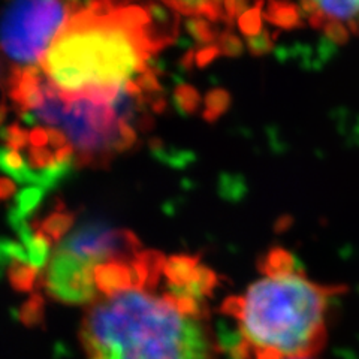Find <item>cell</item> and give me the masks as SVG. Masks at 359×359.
<instances>
[{
	"label": "cell",
	"mask_w": 359,
	"mask_h": 359,
	"mask_svg": "<svg viewBox=\"0 0 359 359\" xmlns=\"http://www.w3.org/2000/svg\"><path fill=\"white\" fill-rule=\"evenodd\" d=\"M262 276L220 311L235 323V359L314 358L327 343L331 301L344 290L309 278L286 250L269 252Z\"/></svg>",
	"instance_id": "2"
},
{
	"label": "cell",
	"mask_w": 359,
	"mask_h": 359,
	"mask_svg": "<svg viewBox=\"0 0 359 359\" xmlns=\"http://www.w3.org/2000/svg\"><path fill=\"white\" fill-rule=\"evenodd\" d=\"M93 265L71 253L57 250L48 264L43 277L47 294L66 304H87L97 299L93 280Z\"/></svg>",
	"instance_id": "7"
},
{
	"label": "cell",
	"mask_w": 359,
	"mask_h": 359,
	"mask_svg": "<svg viewBox=\"0 0 359 359\" xmlns=\"http://www.w3.org/2000/svg\"><path fill=\"white\" fill-rule=\"evenodd\" d=\"M215 287L202 276L186 286L165 280L162 292L132 289L95 301L80 331L87 359H219L208 320Z\"/></svg>",
	"instance_id": "1"
},
{
	"label": "cell",
	"mask_w": 359,
	"mask_h": 359,
	"mask_svg": "<svg viewBox=\"0 0 359 359\" xmlns=\"http://www.w3.org/2000/svg\"><path fill=\"white\" fill-rule=\"evenodd\" d=\"M59 250L71 253L90 265L109 261L130 262L141 252L137 235L104 222H87L60 241Z\"/></svg>",
	"instance_id": "6"
},
{
	"label": "cell",
	"mask_w": 359,
	"mask_h": 359,
	"mask_svg": "<svg viewBox=\"0 0 359 359\" xmlns=\"http://www.w3.org/2000/svg\"><path fill=\"white\" fill-rule=\"evenodd\" d=\"M6 114H8V108H6V105H0V125H2V123L5 121Z\"/></svg>",
	"instance_id": "18"
},
{
	"label": "cell",
	"mask_w": 359,
	"mask_h": 359,
	"mask_svg": "<svg viewBox=\"0 0 359 359\" xmlns=\"http://www.w3.org/2000/svg\"><path fill=\"white\" fill-rule=\"evenodd\" d=\"M0 140L6 144V147L21 151L29 145V132L20 125H11L0 129Z\"/></svg>",
	"instance_id": "15"
},
{
	"label": "cell",
	"mask_w": 359,
	"mask_h": 359,
	"mask_svg": "<svg viewBox=\"0 0 359 359\" xmlns=\"http://www.w3.org/2000/svg\"><path fill=\"white\" fill-rule=\"evenodd\" d=\"M156 14L109 2L78 4L41 63L63 93L125 88L150 71L153 54L168 42Z\"/></svg>",
	"instance_id": "3"
},
{
	"label": "cell",
	"mask_w": 359,
	"mask_h": 359,
	"mask_svg": "<svg viewBox=\"0 0 359 359\" xmlns=\"http://www.w3.org/2000/svg\"><path fill=\"white\" fill-rule=\"evenodd\" d=\"M39 269L32 266L30 264L11 261L8 264V276L13 287L18 292H30L36 287Z\"/></svg>",
	"instance_id": "14"
},
{
	"label": "cell",
	"mask_w": 359,
	"mask_h": 359,
	"mask_svg": "<svg viewBox=\"0 0 359 359\" xmlns=\"http://www.w3.org/2000/svg\"><path fill=\"white\" fill-rule=\"evenodd\" d=\"M0 262H4V259H2V253H0Z\"/></svg>",
	"instance_id": "19"
},
{
	"label": "cell",
	"mask_w": 359,
	"mask_h": 359,
	"mask_svg": "<svg viewBox=\"0 0 359 359\" xmlns=\"http://www.w3.org/2000/svg\"><path fill=\"white\" fill-rule=\"evenodd\" d=\"M78 4L17 2L0 11V48L18 67L42 63Z\"/></svg>",
	"instance_id": "5"
},
{
	"label": "cell",
	"mask_w": 359,
	"mask_h": 359,
	"mask_svg": "<svg viewBox=\"0 0 359 359\" xmlns=\"http://www.w3.org/2000/svg\"><path fill=\"white\" fill-rule=\"evenodd\" d=\"M302 359H316V358H302Z\"/></svg>",
	"instance_id": "20"
},
{
	"label": "cell",
	"mask_w": 359,
	"mask_h": 359,
	"mask_svg": "<svg viewBox=\"0 0 359 359\" xmlns=\"http://www.w3.org/2000/svg\"><path fill=\"white\" fill-rule=\"evenodd\" d=\"M43 74L35 66L17 67L9 78V97L21 116L30 114L43 102Z\"/></svg>",
	"instance_id": "9"
},
{
	"label": "cell",
	"mask_w": 359,
	"mask_h": 359,
	"mask_svg": "<svg viewBox=\"0 0 359 359\" xmlns=\"http://www.w3.org/2000/svg\"><path fill=\"white\" fill-rule=\"evenodd\" d=\"M43 95L42 105L21 117L27 123L39 121L65 132L80 165H107L116 153L133 145L137 133L118 117L112 104L63 93L48 78H45Z\"/></svg>",
	"instance_id": "4"
},
{
	"label": "cell",
	"mask_w": 359,
	"mask_h": 359,
	"mask_svg": "<svg viewBox=\"0 0 359 359\" xmlns=\"http://www.w3.org/2000/svg\"><path fill=\"white\" fill-rule=\"evenodd\" d=\"M43 316V299L39 294H33L29 301L22 306L21 319L27 325H35L42 320Z\"/></svg>",
	"instance_id": "16"
},
{
	"label": "cell",
	"mask_w": 359,
	"mask_h": 359,
	"mask_svg": "<svg viewBox=\"0 0 359 359\" xmlns=\"http://www.w3.org/2000/svg\"><path fill=\"white\" fill-rule=\"evenodd\" d=\"M74 223V215L71 211H67L63 205L55 207L48 216H45L42 220L36 222L35 226L30 224L33 231L39 232L43 235L51 244L59 243L66 232L71 229Z\"/></svg>",
	"instance_id": "11"
},
{
	"label": "cell",
	"mask_w": 359,
	"mask_h": 359,
	"mask_svg": "<svg viewBox=\"0 0 359 359\" xmlns=\"http://www.w3.org/2000/svg\"><path fill=\"white\" fill-rule=\"evenodd\" d=\"M301 8L310 25L334 39L359 35V2H304Z\"/></svg>",
	"instance_id": "8"
},
{
	"label": "cell",
	"mask_w": 359,
	"mask_h": 359,
	"mask_svg": "<svg viewBox=\"0 0 359 359\" xmlns=\"http://www.w3.org/2000/svg\"><path fill=\"white\" fill-rule=\"evenodd\" d=\"M0 171L18 183L33 184L38 187V172L32 171L29 163L22 159L20 151L9 147H0Z\"/></svg>",
	"instance_id": "12"
},
{
	"label": "cell",
	"mask_w": 359,
	"mask_h": 359,
	"mask_svg": "<svg viewBox=\"0 0 359 359\" xmlns=\"http://www.w3.org/2000/svg\"><path fill=\"white\" fill-rule=\"evenodd\" d=\"M93 280L99 294L105 298L133 289V273L129 262L109 261L93 268Z\"/></svg>",
	"instance_id": "10"
},
{
	"label": "cell",
	"mask_w": 359,
	"mask_h": 359,
	"mask_svg": "<svg viewBox=\"0 0 359 359\" xmlns=\"http://www.w3.org/2000/svg\"><path fill=\"white\" fill-rule=\"evenodd\" d=\"M14 192H15L14 180L0 177V201H4V199H8L9 196H13Z\"/></svg>",
	"instance_id": "17"
},
{
	"label": "cell",
	"mask_w": 359,
	"mask_h": 359,
	"mask_svg": "<svg viewBox=\"0 0 359 359\" xmlns=\"http://www.w3.org/2000/svg\"><path fill=\"white\" fill-rule=\"evenodd\" d=\"M45 190L36 186L27 187L17 195L14 207L9 211V223L13 228H17L18 224L27 222V217L32 215L36 207L41 204Z\"/></svg>",
	"instance_id": "13"
}]
</instances>
